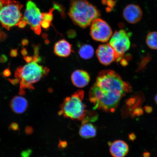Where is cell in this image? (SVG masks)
Instances as JSON below:
<instances>
[{
	"label": "cell",
	"instance_id": "1",
	"mask_svg": "<svg viewBox=\"0 0 157 157\" xmlns=\"http://www.w3.org/2000/svg\"><path fill=\"white\" fill-rule=\"evenodd\" d=\"M131 91L130 84L118 74L111 70L99 72L95 84L90 88L89 99L93 109L107 113L116 110L121 100Z\"/></svg>",
	"mask_w": 157,
	"mask_h": 157
},
{
	"label": "cell",
	"instance_id": "2",
	"mask_svg": "<svg viewBox=\"0 0 157 157\" xmlns=\"http://www.w3.org/2000/svg\"><path fill=\"white\" fill-rule=\"evenodd\" d=\"M49 72L48 68L39 65L38 62L34 61L17 68L15 72V76L20 83V95H24L25 94V89L26 88L34 89L33 84L47 76Z\"/></svg>",
	"mask_w": 157,
	"mask_h": 157
},
{
	"label": "cell",
	"instance_id": "3",
	"mask_svg": "<svg viewBox=\"0 0 157 157\" xmlns=\"http://www.w3.org/2000/svg\"><path fill=\"white\" fill-rule=\"evenodd\" d=\"M84 91L79 90L67 97L61 105L58 115L64 118L82 121L87 113L83 103Z\"/></svg>",
	"mask_w": 157,
	"mask_h": 157
},
{
	"label": "cell",
	"instance_id": "4",
	"mask_svg": "<svg viewBox=\"0 0 157 157\" xmlns=\"http://www.w3.org/2000/svg\"><path fill=\"white\" fill-rule=\"evenodd\" d=\"M23 5L14 0H0V22L7 30L22 20Z\"/></svg>",
	"mask_w": 157,
	"mask_h": 157
},
{
	"label": "cell",
	"instance_id": "5",
	"mask_svg": "<svg viewBox=\"0 0 157 157\" xmlns=\"http://www.w3.org/2000/svg\"><path fill=\"white\" fill-rule=\"evenodd\" d=\"M23 20L30 26L31 29L38 35L41 32V23L42 21V13L34 2H27Z\"/></svg>",
	"mask_w": 157,
	"mask_h": 157
},
{
	"label": "cell",
	"instance_id": "6",
	"mask_svg": "<svg viewBox=\"0 0 157 157\" xmlns=\"http://www.w3.org/2000/svg\"><path fill=\"white\" fill-rule=\"evenodd\" d=\"M109 44L119 56V61L131 47L129 35L123 29L115 31L111 37Z\"/></svg>",
	"mask_w": 157,
	"mask_h": 157
},
{
	"label": "cell",
	"instance_id": "7",
	"mask_svg": "<svg viewBox=\"0 0 157 157\" xmlns=\"http://www.w3.org/2000/svg\"><path fill=\"white\" fill-rule=\"evenodd\" d=\"M112 34L110 27L106 21L99 18L93 21L90 29V35L94 40L106 42L109 40Z\"/></svg>",
	"mask_w": 157,
	"mask_h": 157
},
{
	"label": "cell",
	"instance_id": "8",
	"mask_svg": "<svg viewBox=\"0 0 157 157\" xmlns=\"http://www.w3.org/2000/svg\"><path fill=\"white\" fill-rule=\"evenodd\" d=\"M70 9L87 16L91 21L100 16L99 10L87 0H71Z\"/></svg>",
	"mask_w": 157,
	"mask_h": 157
},
{
	"label": "cell",
	"instance_id": "9",
	"mask_svg": "<svg viewBox=\"0 0 157 157\" xmlns=\"http://www.w3.org/2000/svg\"><path fill=\"white\" fill-rule=\"evenodd\" d=\"M96 54L99 62L105 66L109 65L115 61L120 60L119 56L109 44L100 45Z\"/></svg>",
	"mask_w": 157,
	"mask_h": 157
},
{
	"label": "cell",
	"instance_id": "10",
	"mask_svg": "<svg viewBox=\"0 0 157 157\" xmlns=\"http://www.w3.org/2000/svg\"><path fill=\"white\" fill-rule=\"evenodd\" d=\"M123 15L128 22L131 24H135L138 22L142 19L143 11L139 6L131 4L125 7L123 11Z\"/></svg>",
	"mask_w": 157,
	"mask_h": 157
},
{
	"label": "cell",
	"instance_id": "11",
	"mask_svg": "<svg viewBox=\"0 0 157 157\" xmlns=\"http://www.w3.org/2000/svg\"><path fill=\"white\" fill-rule=\"evenodd\" d=\"M109 151L113 157H124L129 152L128 145L124 141L118 140L109 142Z\"/></svg>",
	"mask_w": 157,
	"mask_h": 157
},
{
	"label": "cell",
	"instance_id": "12",
	"mask_svg": "<svg viewBox=\"0 0 157 157\" xmlns=\"http://www.w3.org/2000/svg\"><path fill=\"white\" fill-rule=\"evenodd\" d=\"M71 79L74 85L78 88L87 86L90 81V78L87 72L83 70H76L73 72Z\"/></svg>",
	"mask_w": 157,
	"mask_h": 157
},
{
	"label": "cell",
	"instance_id": "13",
	"mask_svg": "<svg viewBox=\"0 0 157 157\" xmlns=\"http://www.w3.org/2000/svg\"><path fill=\"white\" fill-rule=\"evenodd\" d=\"M54 51L56 56L61 57H67L71 54L72 46L68 41L64 39H61L55 44Z\"/></svg>",
	"mask_w": 157,
	"mask_h": 157
},
{
	"label": "cell",
	"instance_id": "14",
	"mask_svg": "<svg viewBox=\"0 0 157 157\" xmlns=\"http://www.w3.org/2000/svg\"><path fill=\"white\" fill-rule=\"evenodd\" d=\"M10 107L15 113L22 114L24 113L28 108V101L25 98L21 96H15L12 99Z\"/></svg>",
	"mask_w": 157,
	"mask_h": 157
},
{
	"label": "cell",
	"instance_id": "15",
	"mask_svg": "<svg viewBox=\"0 0 157 157\" xmlns=\"http://www.w3.org/2000/svg\"><path fill=\"white\" fill-rule=\"evenodd\" d=\"M68 14L74 22L82 28H85L89 26L92 22L87 16L73 9H70Z\"/></svg>",
	"mask_w": 157,
	"mask_h": 157
},
{
	"label": "cell",
	"instance_id": "16",
	"mask_svg": "<svg viewBox=\"0 0 157 157\" xmlns=\"http://www.w3.org/2000/svg\"><path fill=\"white\" fill-rule=\"evenodd\" d=\"M80 136L84 139L93 138L97 134V128L90 122L82 123L79 130Z\"/></svg>",
	"mask_w": 157,
	"mask_h": 157
},
{
	"label": "cell",
	"instance_id": "17",
	"mask_svg": "<svg viewBox=\"0 0 157 157\" xmlns=\"http://www.w3.org/2000/svg\"><path fill=\"white\" fill-rule=\"evenodd\" d=\"M94 51L93 47L89 44H85L80 47L78 54L82 58L88 59L93 57Z\"/></svg>",
	"mask_w": 157,
	"mask_h": 157
},
{
	"label": "cell",
	"instance_id": "18",
	"mask_svg": "<svg viewBox=\"0 0 157 157\" xmlns=\"http://www.w3.org/2000/svg\"><path fill=\"white\" fill-rule=\"evenodd\" d=\"M146 44L152 50H157V32L149 33L146 39Z\"/></svg>",
	"mask_w": 157,
	"mask_h": 157
},
{
	"label": "cell",
	"instance_id": "19",
	"mask_svg": "<svg viewBox=\"0 0 157 157\" xmlns=\"http://www.w3.org/2000/svg\"><path fill=\"white\" fill-rule=\"evenodd\" d=\"M98 118V115L96 112L88 111L85 117L82 121V123L94 122L97 121Z\"/></svg>",
	"mask_w": 157,
	"mask_h": 157
},
{
	"label": "cell",
	"instance_id": "20",
	"mask_svg": "<svg viewBox=\"0 0 157 157\" xmlns=\"http://www.w3.org/2000/svg\"><path fill=\"white\" fill-rule=\"evenodd\" d=\"M54 9L53 8L51 9L50 12L48 13H42V20H46L49 21H52L53 16L52 12Z\"/></svg>",
	"mask_w": 157,
	"mask_h": 157
},
{
	"label": "cell",
	"instance_id": "21",
	"mask_svg": "<svg viewBox=\"0 0 157 157\" xmlns=\"http://www.w3.org/2000/svg\"><path fill=\"white\" fill-rule=\"evenodd\" d=\"M53 9L57 10L62 17H64L65 15L64 8L58 3H55L53 4Z\"/></svg>",
	"mask_w": 157,
	"mask_h": 157
},
{
	"label": "cell",
	"instance_id": "22",
	"mask_svg": "<svg viewBox=\"0 0 157 157\" xmlns=\"http://www.w3.org/2000/svg\"><path fill=\"white\" fill-rule=\"evenodd\" d=\"M51 22L50 21L43 20L41 23V26L45 29H48L50 26Z\"/></svg>",
	"mask_w": 157,
	"mask_h": 157
},
{
	"label": "cell",
	"instance_id": "23",
	"mask_svg": "<svg viewBox=\"0 0 157 157\" xmlns=\"http://www.w3.org/2000/svg\"><path fill=\"white\" fill-rule=\"evenodd\" d=\"M9 129L13 131H18L19 129V125L16 123H12L10 125Z\"/></svg>",
	"mask_w": 157,
	"mask_h": 157
},
{
	"label": "cell",
	"instance_id": "24",
	"mask_svg": "<svg viewBox=\"0 0 157 157\" xmlns=\"http://www.w3.org/2000/svg\"><path fill=\"white\" fill-rule=\"evenodd\" d=\"M115 2L113 0H107V2L106 5H107L108 7L109 8L113 9L115 5Z\"/></svg>",
	"mask_w": 157,
	"mask_h": 157
},
{
	"label": "cell",
	"instance_id": "25",
	"mask_svg": "<svg viewBox=\"0 0 157 157\" xmlns=\"http://www.w3.org/2000/svg\"><path fill=\"white\" fill-rule=\"evenodd\" d=\"M31 152V151L30 150H28L24 151L21 154V157H29L30 156Z\"/></svg>",
	"mask_w": 157,
	"mask_h": 157
},
{
	"label": "cell",
	"instance_id": "26",
	"mask_svg": "<svg viewBox=\"0 0 157 157\" xmlns=\"http://www.w3.org/2000/svg\"><path fill=\"white\" fill-rule=\"evenodd\" d=\"M25 132L26 134L28 135H30L32 134L33 132V129L32 127L30 126H27L25 129Z\"/></svg>",
	"mask_w": 157,
	"mask_h": 157
},
{
	"label": "cell",
	"instance_id": "27",
	"mask_svg": "<svg viewBox=\"0 0 157 157\" xmlns=\"http://www.w3.org/2000/svg\"><path fill=\"white\" fill-rule=\"evenodd\" d=\"M143 110L141 108H137L135 109L133 114L136 115H140L143 113Z\"/></svg>",
	"mask_w": 157,
	"mask_h": 157
},
{
	"label": "cell",
	"instance_id": "28",
	"mask_svg": "<svg viewBox=\"0 0 157 157\" xmlns=\"http://www.w3.org/2000/svg\"><path fill=\"white\" fill-rule=\"evenodd\" d=\"M17 55V50H11L10 52V56L13 57H16Z\"/></svg>",
	"mask_w": 157,
	"mask_h": 157
},
{
	"label": "cell",
	"instance_id": "29",
	"mask_svg": "<svg viewBox=\"0 0 157 157\" xmlns=\"http://www.w3.org/2000/svg\"><path fill=\"white\" fill-rule=\"evenodd\" d=\"M6 38V35L0 29V41H2Z\"/></svg>",
	"mask_w": 157,
	"mask_h": 157
},
{
	"label": "cell",
	"instance_id": "30",
	"mask_svg": "<svg viewBox=\"0 0 157 157\" xmlns=\"http://www.w3.org/2000/svg\"><path fill=\"white\" fill-rule=\"evenodd\" d=\"M144 110L147 113H151L152 111V108L151 107L147 106L144 107Z\"/></svg>",
	"mask_w": 157,
	"mask_h": 157
},
{
	"label": "cell",
	"instance_id": "31",
	"mask_svg": "<svg viewBox=\"0 0 157 157\" xmlns=\"http://www.w3.org/2000/svg\"><path fill=\"white\" fill-rule=\"evenodd\" d=\"M67 146V143L64 141H61L59 144V146L61 148H64Z\"/></svg>",
	"mask_w": 157,
	"mask_h": 157
},
{
	"label": "cell",
	"instance_id": "32",
	"mask_svg": "<svg viewBox=\"0 0 157 157\" xmlns=\"http://www.w3.org/2000/svg\"><path fill=\"white\" fill-rule=\"evenodd\" d=\"M25 60L27 63L33 61V57L30 56H25L24 57Z\"/></svg>",
	"mask_w": 157,
	"mask_h": 157
},
{
	"label": "cell",
	"instance_id": "33",
	"mask_svg": "<svg viewBox=\"0 0 157 157\" xmlns=\"http://www.w3.org/2000/svg\"><path fill=\"white\" fill-rule=\"evenodd\" d=\"M11 74V72L10 71V70L9 69H6L3 72V75L5 76H9Z\"/></svg>",
	"mask_w": 157,
	"mask_h": 157
},
{
	"label": "cell",
	"instance_id": "34",
	"mask_svg": "<svg viewBox=\"0 0 157 157\" xmlns=\"http://www.w3.org/2000/svg\"><path fill=\"white\" fill-rule=\"evenodd\" d=\"M10 82H11V83L13 84H16L18 83L19 82V80L18 79H17V78H16V79H13V80H11L9 79Z\"/></svg>",
	"mask_w": 157,
	"mask_h": 157
},
{
	"label": "cell",
	"instance_id": "35",
	"mask_svg": "<svg viewBox=\"0 0 157 157\" xmlns=\"http://www.w3.org/2000/svg\"><path fill=\"white\" fill-rule=\"evenodd\" d=\"M129 138L131 140H134L136 138V136L133 133H132V134L129 135Z\"/></svg>",
	"mask_w": 157,
	"mask_h": 157
},
{
	"label": "cell",
	"instance_id": "36",
	"mask_svg": "<svg viewBox=\"0 0 157 157\" xmlns=\"http://www.w3.org/2000/svg\"><path fill=\"white\" fill-rule=\"evenodd\" d=\"M21 54L23 55V56H26L27 54V52L26 49L23 48L22 51H21Z\"/></svg>",
	"mask_w": 157,
	"mask_h": 157
},
{
	"label": "cell",
	"instance_id": "37",
	"mask_svg": "<svg viewBox=\"0 0 157 157\" xmlns=\"http://www.w3.org/2000/svg\"><path fill=\"white\" fill-rule=\"evenodd\" d=\"M28 40H27V39H23V40L22 41V44L23 46H26L27 44H28Z\"/></svg>",
	"mask_w": 157,
	"mask_h": 157
},
{
	"label": "cell",
	"instance_id": "38",
	"mask_svg": "<svg viewBox=\"0 0 157 157\" xmlns=\"http://www.w3.org/2000/svg\"><path fill=\"white\" fill-rule=\"evenodd\" d=\"M143 156L144 157H150V154L148 152H145L143 154Z\"/></svg>",
	"mask_w": 157,
	"mask_h": 157
},
{
	"label": "cell",
	"instance_id": "39",
	"mask_svg": "<svg viewBox=\"0 0 157 157\" xmlns=\"http://www.w3.org/2000/svg\"><path fill=\"white\" fill-rule=\"evenodd\" d=\"M107 2V0H102V3L104 5H106Z\"/></svg>",
	"mask_w": 157,
	"mask_h": 157
},
{
	"label": "cell",
	"instance_id": "40",
	"mask_svg": "<svg viewBox=\"0 0 157 157\" xmlns=\"http://www.w3.org/2000/svg\"><path fill=\"white\" fill-rule=\"evenodd\" d=\"M155 103H156V105H157V94L155 95Z\"/></svg>",
	"mask_w": 157,
	"mask_h": 157
}]
</instances>
